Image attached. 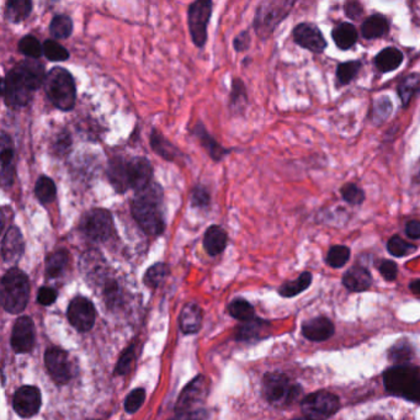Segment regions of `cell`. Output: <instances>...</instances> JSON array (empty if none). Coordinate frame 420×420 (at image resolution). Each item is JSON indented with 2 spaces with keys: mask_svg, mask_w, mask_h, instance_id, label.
<instances>
[{
  "mask_svg": "<svg viewBox=\"0 0 420 420\" xmlns=\"http://www.w3.org/2000/svg\"><path fill=\"white\" fill-rule=\"evenodd\" d=\"M163 198L164 194L161 185L152 183L146 189L136 193L131 201L132 217L148 236H161L166 231Z\"/></svg>",
  "mask_w": 420,
  "mask_h": 420,
  "instance_id": "6da1fadb",
  "label": "cell"
},
{
  "mask_svg": "<svg viewBox=\"0 0 420 420\" xmlns=\"http://www.w3.org/2000/svg\"><path fill=\"white\" fill-rule=\"evenodd\" d=\"M45 93L56 109L71 111L76 101V86L71 72L63 67H53L43 84Z\"/></svg>",
  "mask_w": 420,
  "mask_h": 420,
  "instance_id": "7a4b0ae2",
  "label": "cell"
},
{
  "mask_svg": "<svg viewBox=\"0 0 420 420\" xmlns=\"http://www.w3.org/2000/svg\"><path fill=\"white\" fill-rule=\"evenodd\" d=\"M383 383L388 392L420 403V368L398 365L383 373Z\"/></svg>",
  "mask_w": 420,
  "mask_h": 420,
  "instance_id": "3957f363",
  "label": "cell"
},
{
  "mask_svg": "<svg viewBox=\"0 0 420 420\" xmlns=\"http://www.w3.org/2000/svg\"><path fill=\"white\" fill-rule=\"evenodd\" d=\"M296 4L295 0H265L255 10V33L260 40H268Z\"/></svg>",
  "mask_w": 420,
  "mask_h": 420,
  "instance_id": "277c9868",
  "label": "cell"
},
{
  "mask_svg": "<svg viewBox=\"0 0 420 420\" xmlns=\"http://www.w3.org/2000/svg\"><path fill=\"white\" fill-rule=\"evenodd\" d=\"M30 281L24 271L13 268L1 279V305L5 311L16 314L28 306Z\"/></svg>",
  "mask_w": 420,
  "mask_h": 420,
  "instance_id": "5b68a950",
  "label": "cell"
},
{
  "mask_svg": "<svg viewBox=\"0 0 420 420\" xmlns=\"http://www.w3.org/2000/svg\"><path fill=\"white\" fill-rule=\"evenodd\" d=\"M79 228L90 241H109L113 233V215L106 208H93L83 216Z\"/></svg>",
  "mask_w": 420,
  "mask_h": 420,
  "instance_id": "8992f818",
  "label": "cell"
},
{
  "mask_svg": "<svg viewBox=\"0 0 420 420\" xmlns=\"http://www.w3.org/2000/svg\"><path fill=\"white\" fill-rule=\"evenodd\" d=\"M213 3L211 0H196L188 9V26L193 42L203 48L208 42V26L212 16Z\"/></svg>",
  "mask_w": 420,
  "mask_h": 420,
  "instance_id": "52a82bcc",
  "label": "cell"
},
{
  "mask_svg": "<svg viewBox=\"0 0 420 420\" xmlns=\"http://www.w3.org/2000/svg\"><path fill=\"white\" fill-rule=\"evenodd\" d=\"M33 90L15 68L8 72L1 81V95L8 108H24L33 99Z\"/></svg>",
  "mask_w": 420,
  "mask_h": 420,
  "instance_id": "ba28073f",
  "label": "cell"
},
{
  "mask_svg": "<svg viewBox=\"0 0 420 420\" xmlns=\"http://www.w3.org/2000/svg\"><path fill=\"white\" fill-rule=\"evenodd\" d=\"M301 388L290 382L288 376L280 373H268L264 378V395L275 406H286L297 398Z\"/></svg>",
  "mask_w": 420,
  "mask_h": 420,
  "instance_id": "9c48e42d",
  "label": "cell"
},
{
  "mask_svg": "<svg viewBox=\"0 0 420 420\" xmlns=\"http://www.w3.org/2000/svg\"><path fill=\"white\" fill-rule=\"evenodd\" d=\"M339 406V398L328 391L311 393L301 403L303 414L310 420H327L336 414Z\"/></svg>",
  "mask_w": 420,
  "mask_h": 420,
  "instance_id": "30bf717a",
  "label": "cell"
},
{
  "mask_svg": "<svg viewBox=\"0 0 420 420\" xmlns=\"http://www.w3.org/2000/svg\"><path fill=\"white\" fill-rule=\"evenodd\" d=\"M126 175L128 188L140 193L153 183V166L144 157L126 158Z\"/></svg>",
  "mask_w": 420,
  "mask_h": 420,
  "instance_id": "8fae6325",
  "label": "cell"
},
{
  "mask_svg": "<svg viewBox=\"0 0 420 420\" xmlns=\"http://www.w3.org/2000/svg\"><path fill=\"white\" fill-rule=\"evenodd\" d=\"M68 319L76 331H90L95 323L94 305L88 298H74L68 307Z\"/></svg>",
  "mask_w": 420,
  "mask_h": 420,
  "instance_id": "7c38bea8",
  "label": "cell"
},
{
  "mask_svg": "<svg viewBox=\"0 0 420 420\" xmlns=\"http://www.w3.org/2000/svg\"><path fill=\"white\" fill-rule=\"evenodd\" d=\"M293 41L297 43L298 46L313 53L324 52L328 46L321 30L311 23H301L293 28Z\"/></svg>",
  "mask_w": 420,
  "mask_h": 420,
  "instance_id": "4fadbf2b",
  "label": "cell"
},
{
  "mask_svg": "<svg viewBox=\"0 0 420 420\" xmlns=\"http://www.w3.org/2000/svg\"><path fill=\"white\" fill-rule=\"evenodd\" d=\"M45 364L55 382L63 385L71 380V364L64 350L48 349L45 355Z\"/></svg>",
  "mask_w": 420,
  "mask_h": 420,
  "instance_id": "5bb4252c",
  "label": "cell"
},
{
  "mask_svg": "<svg viewBox=\"0 0 420 420\" xmlns=\"http://www.w3.org/2000/svg\"><path fill=\"white\" fill-rule=\"evenodd\" d=\"M35 344V326L30 317H20L15 322L11 334V346L18 354L31 351Z\"/></svg>",
  "mask_w": 420,
  "mask_h": 420,
  "instance_id": "9a60e30c",
  "label": "cell"
},
{
  "mask_svg": "<svg viewBox=\"0 0 420 420\" xmlns=\"http://www.w3.org/2000/svg\"><path fill=\"white\" fill-rule=\"evenodd\" d=\"M41 393L38 388L33 386H24L19 388L15 393L13 406L20 416L30 418V416L38 414L41 408Z\"/></svg>",
  "mask_w": 420,
  "mask_h": 420,
  "instance_id": "2e32d148",
  "label": "cell"
},
{
  "mask_svg": "<svg viewBox=\"0 0 420 420\" xmlns=\"http://www.w3.org/2000/svg\"><path fill=\"white\" fill-rule=\"evenodd\" d=\"M206 395H208V380L203 376H198L193 380L180 395L176 403V411H179L180 413L190 412L193 407L203 401Z\"/></svg>",
  "mask_w": 420,
  "mask_h": 420,
  "instance_id": "e0dca14e",
  "label": "cell"
},
{
  "mask_svg": "<svg viewBox=\"0 0 420 420\" xmlns=\"http://www.w3.org/2000/svg\"><path fill=\"white\" fill-rule=\"evenodd\" d=\"M0 161H1V185L4 189H8L14 184L15 168L13 166L14 161L15 149L14 142L9 135L1 131V140H0Z\"/></svg>",
  "mask_w": 420,
  "mask_h": 420,
  "instance_id": "ac0fdd59",
  "label": "cell"
},
{
  "mask_svg": "<svg viewBox=\"0 0 420 420\" xmlns=\"http://www.w3.org/2000/svg\"><path fill=\"white\" fill-rule=\"evenodd\" d=\"M25 251L23 233L16 226H11L5 232L1 242V256L5 263H16Z\"/></svg>",
  "mask_w": 420,
  "mask_h": 420,
  "instance_id": "d6986e66",
  "label": "cell"
},
{
  "mask_svg": "<svg viewBox=\"0 0 420 420\" xmlns=\"http://www.w3.org/2000/svg\"><path fill=\"white\" fill-rule=\"evenodd\" d=\"M14 68L19 72L20 76L24 78L33 91H36L41 85L45 84L47 74L45 72V66L38 59H25L20 62Z\"/></svg>",
  "mask_w": 420,
  "mask_h": 420,
  "instance_id": "ffe728a7",
  "label": "cell"
},
{
  "mask_svg": "<svg viewBox=\"0 0 420 420\" xmlns=\"http://www.w3.org/2000/svg\"><path fill=\"white\" fill-rule=\"evenodd\" d=\"M302 334L312 341H324L334 334V324L327 317H316L303 323Z\"/></svg>",
  "mask_w": 420,
  "mask_h": 420,
  "instance_id": "44dd1931",
  "label": "cell"
},
{
  "mask_svg": "<svg viewBox=\"0 0 420 420\" xmlns=\"http://www.w3.org/2000/svg\"><path fill=\"white\" fill-rule=\"evenodd\" d=\"M193 135L198 138L200 144L208 152L210 158L215 161H221L223 158L231 153V149H226L225 147L221 146L215 138L208 132L201 121H198L195 127L193 128Z\"/></svg>",
  "mask_w": 420,
  "mask_h": 420,
  "instance_id": "7402d4cb",
  "label": "cell"
},
{
  "mask_svg": "<svg viewBox=\"0 0 420 420\" xmlns=\"http://www.w3.org/2000/svg\"><path fill=\"white\" fill-rule=\"evenodd\" d=\"M108 178L113 190L118 194H125L128 188L127 175H126V158L113 157L108 164Z\"/></svg>",
  "mask_w": 420,
  "mask_h": 420,
  "instance_id": "603a6c76",
  "label": "cell"
},
{
  "mask_svg": "<svg viewBox=\"0 0 420 420\" xmlns=\"http://www.w3.org/2000/svg\"><path fill=\"white\" fill-rule=\"evenodd\" d=\"M373 283V276L366 268L355 265L350 268L343 276V285L353 293L366 291Z\"/></svg>",
  "mask_w": 420,
  "mask_h": 420,
  "instance_id": "cb8c5ba5",
  "label": "cell"
},
{
  "mask_svg": "<svg viewBox=\"0 0 420 420\" xmlns=\"http://www.w3.org/2000/svg\"><path fill=\"white\" fill-rule=\"evenodd\" d=\"M228 243V234L222 227L211 225L203 236V248L208 255L216 256L226 249Z\"/></svg>",
  "mask_w": 420,
  "mask_h": 420,
  "instance_id": "d4e9b609",
  "label": "cell"
},
{
  "mask_svg": "<svg viewBox=\"0 0 420 420\" xmlns=\"http://www.w3.org/2000/svg\"><path fill=\"white\" fill-rule=\"evenodd\" d=\"M331 38L336 42V47L341 51H348L350 48L354 47L355 43L358 42L359 33L354 25L350 23H341L333 28Z\"/></svg>",
  "mask_w": 420,
  "mask_h": 420,
  "instance_id": "484cf974",
  "label": "cell"
},
{
  "mask_svg": "<svg viewBox=\"0 0 420 420\" xmlns=\"http://www.w3.org/2000/svg\"><path fill=\"white\" fill-rule=\"evenodd\" d=\"M149 142H151L152 149L163 159L174 161L179 157L180 151L178 147H175L169 140H166L157 128L152 130Z\"/></svg>",
  "mask_w": 420,
  "mask_h": 420,
  "instance_id": "4316f807",
  "label": "cell"
},
{
  "mask_svg": "<svg viewBox=\"0 0 420 420\" xmlns=\"http://www.w3.org/2000/svg\"><path fill=\"white\" fill-rule=\"evenodd\" d=\"M404 56L402 51L396 47L383 48L378 56L375 57V66L381 73H390V72L396 71L403 63Z\"/></svg>",
  "mask_w": 420,
  "mask_h": 420,
  "instance_id": "83f0119b",
  "label": "cell"
},
{
  "mask_svg": "<svg viewBox=\"0 0 420 420\" xmlns=\"http://www.w3.org/2000/svg\"><path fill=\"white\" fill-rule=\"evenodd\" d=\"M33 6L31 0H9L5 4V19L13 24H20L31 15Z\"/></svg>",
  "mask_w": 420,
  "mask_h": 420,
  "instance_id": "f1b7e54d",
  "label": "cell"
},
{
  "mask_svg": "<svg viewBox=\"0 0 420 420\" xmlns=\"http://www.w3.org/2000/svg\"><path fill=\"white\" fill-rule=\"evenodd\" d=\"M390 30L388 20L381 14H373L368 16L361 25V35L366 40L383 38Z\"/></svg>",
  "mask_w": 420,
  "mask_h": 420,
  "instance_id": "f546056e",
  "label": "cell"
},
{
  "mask_svg": "<svg viewBox=\"0 0 420 420\" xmlns=\"http://www.w3.org/2000/svg\"><path fill=\"white\" fill-rule=\"evenodd\" d=\"M201 310L196 303H189L185 306L180 314V328L186 334L196 333L201 327Z\"/></svg>",
  "mask_w": 420,
  "mask_h": 420,
  "instance_id": "4dcf8cb0",
  "label": "cell"
},
{
  "mask_svg": "<svg viewBox=\"0 0 420 420\" xmlns=\"http://www.w3.org/2000/svg\"><path fill=\"white\" fill-rule=\"evenodd\" d=\"M397 93L402 101V106L407 108L411 104L412 99L420 94V73H411L404 76L398 84Z\"/></svg>",
  "mask_w": 420,
  "mask_h": 420,
  "instance_id": "1f68e13d",
  "label": "cell"
},
{
  "mask_svg": "<svg viewBox=\"0 0 420 420\" xmlns=\"http://www.w3.org/2000/svg\"><path fill=\"white\" fill-rule=\"evenodd\" d=\"M246 104H248V94H246V85L241 78H233L228 108L236 113H242L246 110Z\"/></svg>",
  "mask_w": 420,
  "mask_h": 420,
  "instance_id": "d6a6232c",
  "label": "cell"
},
{
  "mask_svg": "<svg viewBox=\"0 0 420 420\" xmlns=\"http://www.w3.org/2000/svg\"><path fill=\"white\" fill-rule=\"evenodd\" d=\"M35 196L38 200V203L42 205H47L56 200L57 188L52 178L47 175H41L38 176L35 184Z\"/></svg>",
  "mask_w": 420,
  "mask_h": 420,
  "instance_id": "836d02e7",
  "label": "cell"
},
{
  "mask_svg": "<svg viewBox=\"0 0 420 420\" xmlns=\"http://www.w3.org/2000/svg\"><path fill=\"white\" fill-rule=\"evenodd\" d=\"M68 261H69V254L64 249L53 251L52 254L48 255L47 259H46L47 278L55 279L63 274V271L66 270L67 265H68Z\"/></svg>",
  "mask_w": 420,
  "mask_h": 420,
  "instance_id": "e575fe53",
  "label": "cell"
},
{
  "mask_svg": "<svg viewBox=\"0 0 420 420\" xmlns=\"http://www.w3.org/2000/svg\"><path fill=\"white\" fill-rule=\"evenodd\" d=\"M312 279H313V276L311 273L305 271L298 276L297 279L283 283V286L279 288V293L283 297H295V296H297L298 293H303L305 290H307L311 286Z\"/></svg>",
  "mask_w": 420,
  "mask_h": 420,
  "instance_id": "d590c367",
  "label": "cell"
},
{
  "mask_svg": "<svg viewBox=\"0 0 420 420\" xmlns=\"http://www.w3.org/2000/svg\"><path fill=\"white\" fill-rule=\"evenodd\" d=\"M392 101L386 95L380 96V98L375 100L373 104V109H371V113H370V118H371L373 125L380 126V125L386 123L387 118L392 113Z\"/></svg>",
  "mask_w": 420,
  "mask_h": 420,
  "instance_id": "8d00e7d4",
  "label": "cell"
},
{
  "mask_svg": "<svg viewBox=\"0 0 420 420\" xmlns=\"http://www.w3.org/2000/svg\"><path fill=\"white\" fill-rule=\"evenodd\" d=\"M73 33V20L66 14L53 16L50 24V33L56 40H66Z\"/></svg>",
  "mask_w": 420,
  "mask_h": 420,
  "instance_id": "74e56055",
  "label": "cell"
},
{
  "mask_svg": "<svg viewBox=\"0 0 420 420\" xmlns=\"http://www.w3.org/2000/svg\"><path fill=\"white\" fill-rule=\"evenodd\" d=\"M363 68L361 61H350L340 63L336 68V81L340 86L348 85L354 81Z\"/></svg>",
  "mask_w": 420,
  "mask_h": 420,
  "instance_id": "f35d334b",
  "label": "cell"
},
{
  "mask_svg": "<svg viewBox=\"0 0 420 420\" xmlns=\"http://www.w3.org/2000/svg\"><path fill=\"white\" fill-rule=\"evenodd\" d=\"M19 52L31 59H38L43 55V45L33 35H25L18 43Z\"/></svg>",
  "mask_w": 420,
  "mask_h": 420,
  "instance_id": "ab89813d",
  "label": "cell"
},
{
  "mask_svg": "<svg viewBox=\"0 0 420 420\" xmlns=\"http://www.w3.org/2000/svg\"><path fill=\"white\" fill-rule=\"evenodd\" d=\"M418 246L412 244L409 242L404 241L402 237L393 236L387 242V251L390 254L397 258H403L406 255L413 254L416 251Z\"/></svg>",
  "mask_w": 420,
  "mask_h": 420,
  "instance_id": "60d3db41",
  "label": "cell"
},
{
  "mask_svg": "<svg viewBox=\"0 0 420 420\" xmlns=\"http://www.w3.org/2000/svg\"><path fill=\"white\" fill-rule=\"evenodd\" d=\"M169 274V269L164 263L152 265L144 274V283L152 288H157L161 285Z\"/></svg>",
  "mask_w": 420,
  "mask_h": 420,
  "instance_id": "b9f144b4",
  "label": "cell"
},
{
  "mask_svg": "<svg viewBox=\"0 0 420 420\" xmlns=\"http://www.w3.org/2000/svg\"><path fill=\"white\" fill-rule=\"evenodd\" d=\"M228 312L233 318H236L238 321H251L254 317V308L246 300H234L228 306Z\"/></svg>",
  "mask_w": 420,
  "mask_h": 420,
  "instance_id": "7bdbcfd3",
  "label": "cell"
},
{
  "mask_svg": "<svg viewBox=\"0 0 420 420\" xmlns=\"http://www.w3.org/2000/svg\"><path fill=\"white\" fill-rule=\"evenodd\" d=\"M350 254H351V251L348 246H333L327 254V264L334 269L343 268L349 261Z\"/></svg>",
  "mask_w": 420,
  "mask_h": 420,
  "instance_id": "ee69618b",
  "label": "cell"
},
{
  "mask_svg": "<svg viewBox=\"0 0 420 420\" xmlns=\"http://www.w3.org/2000/svg\"><path fill=\"white\" fill-rule=\"evenodd\" d=\"M43 56L51 62H64L69 58V52L55 40L43 42Z\"/></svg>",
  "mask_w": 420,
  "mask_h": 420,
  "instance_id": "f6af8a7d",
  "label": "cell"
},
{
  "mask_svg": "<svg viewBox=\"0 0 420 420\" xmlns=\"http://www.w3.org/2000/svg\"><path fill=\"white\" fill-rule=\"evenodd\" d=\"M340 195L346 203L353 206H359L365 201V191L354 183H348L340 189Z\"/></svg>",
  "mask_w": 420,
  "mask_h": 420,
  "instance_id": "bcb514c9",
  "label": "cell"
},
{
  "mask_svg": "<svg viewBox=\"0 0 420 420\" xmlns=\"http://www.w3.org/2000/svg\"><path fill=\"white\" fill-rule=\"evenodd\" d=\"M268 326H269V323L261 321V319H251V321L246 322V324L239 329L238 338L243 340L258 338L260 333L264 331L265 327Z\"/></svg>",
  "mask_w": 420,
  "mask_h": 420,
  "instance_id": "7dc6e473",
  "label": "cell"
},
{
  "mask_svg": "<svg viewBox=\"0 0 420 420\" xmlns=\"http://www.w3.org/2000/svg\"><path fill=\"white\" fill-rule=\"evenodd\" d=\"M388 355L391 360L399 363V365H407L406 363H408L413 356V349L407 341H398L395 346L391 348Z\"/></svg>",
  "mask_w": 420,
  "mask_h": 420,
  "instance_id": "c3c4849f",
  "label": "cell"
},
{
  "mask_svg": "<svg viewBox=\"0 0 420 420\" xmlns=\"http://www.w3.org/2000/svg\"><path fill=\"white\" fill-rule=\"evenodd\" d=\"M72 137L71 133L67 130H62L61 132L57 135L52 144V152L57 157H64L71 151Z\"/></svg>",
  "mask_w": 420,
  "mask_h": 420,
  "instance_id": "681fc988",
  "label": "cell"
},
{
  "mask_svg": "<svg viewBox=\"0 0 420 420\" xmlns=\"http://www.w3.org/2000/svg\"><path fill=\"white\" fill-rule=\"evenodd\" d=\"M190 203L191 206L196 208H208L211 203V198H210V193L205 186H195L193 191H191V196H190Z\"/></svg>",
  "mask_w": 420,
  "mask_h": 420,
  "instance_id": "f907efd6",
  "label": "cell"
},
{
  "mask_svg": "<svg viewBox=\"0 0 420 420\" xmlns=\"http://www.w3.org/2000/svg\"><path fill=\"white\" fill-rule=\"evenodd\" d=\"M144 399H146L144 390L143 388H136L126 398L125 409H126L127 413H131V414L136 413L141 408L142 404L144 403Z\"/></svg>",
  "mask_w": 420,
  "mask_h": 420,
  "instance_id": "816d5d0a",
  "label": "cell"
},
{
  "mask_svg": "<svg viewBox=\"0 0 420 420\" xmlns=\"http://www.w3.org/2000/svg\"><path fill=\"white\" fill-rule=\"evenodd\" d=\"M378 271L381 273L385 280L387 281H395L398 275V266L392 260L383 259L378 263Z\"/></svg>",
  "mask_w": 420,
  "mask_h": 420,
  "instance_id": "f5cc1de1",
  "label": "cell"
},
{
  "mask_svg": "<svg viewBox=\"0 0 420 420\" xmlns=\"http://www.w3.org/2000/svg\"><path fill=\"white\" fill-rule=\"evenodd\" d=\"M133 359H135V350L132 346H130L125 354L118 360V366H116V375H126L130 371V368L132 365Z\"/></svg>",
  "mask_w": 420,
  "mask_h": 420,
  "instance_id": "db71d44e",
  "label": "cell"
},
{
  "mask_svg": "<svg viewBox=\"0 0 420 420\" xmlns=\"http://www.w3.org/2000/svg\"><path fill=\"white\" fill-rule=\"evenodd\" d=\"M251 43V33H249L248 30H244L241 33H238L236 38L233 40V47H234L237 52H244L246 50H249Z\"/></svg>",
  "mask_w": 420,
  "mask_h": 420,
  "instance_id": "11a10c76",
  "label": "cell"
},
{
  "mask_svg": "<svg viewBox=\"0 0 420 420\" xmlns=\"http://www.w3.org/2000/svg\"><path fill=\"white\" fill-rule=\"evenodd\" d=\"M344 11L349 19L359 21L361 16L364 15V6L360 4L359 1H346L344 5Z\"/></svg>",
  "mask_w": 420,
  "mask_h": 420,
  "instance_id": "9f6ffc18",
  "label": "cell"
},
{
  "mask_svg": "<svg viewBox=\"0 0 420 420\" xmlns=\"http://www.w3.org/2000/svg\"><path fill=\"white\" fill-rule=\"evenodd\" d=\"M56 298L57 291L55 288L45 286V288H41L38 290V303H41L42 306H50V305H52V303H55V301H56Z\"/></svg>",
  "mask_w": 420,
  "mask_h": 420,
  "instance_id": "6f0895ef",
  "label": "cell"
},
{
  "mask_svg": "<svg viewBox=\"0 0 420 420\" xmlns=\"http://www.w3.org/2000/svg\"><path fill=\"white\" fill-rule=\"evenodd\" d=\"M171 420H206V412L190 411L183 412L179 416H175Z\"/></svg>",
  "mask_w": 420,
  "mask_h": 420,
  "instance_id": "680465c9",
  "label": "cell"
},
{
  "mask_svg": "<svg viewBox=\"0 0 420 420\" xmlns=\"http://www.w3.org/2000/svg\"><path fill=\"white\" fill-rule=\"evenodd\" d=\"M406 234L412 239H420V221L412 220L406 225Z\"/></svg>",
  "mask_w": 420,
  "mask_h": 420,
  "instance_id": "91938a15",
  "label": "cell"
},
{
  "mask_svg": "<svg viewBox=\"0 0 420 420\" xmlns=\"http://www.w3.org/2000/svg\"><path fill=\"white\" fill-rule=\"evenodd\" d=\"M409 288H411L413 293H416V295H420V279L413 280V281L409 283Z\"/></svg>",
  "mask_w": 420,
  "mask_h": 420,
  "instance_id": "94428289",
  "label": "cell"
},
{
  "mask_svg": "<svg viewBox=\"0 0 420 420\" xmlns=\"http://www.w3.org/2000/svg\"><path fill=\"white\" fill-rule=\"evenodd\" d=\"M413 181L420 184V159L419 161H418V164H416V168H414V170H413Z\"/></svg>",
  "mask_w": 420,
  "mask_h": 420,
  "instance_id": "6125c7cd",
  "label": "cell"
},
{
  "mask_svg": "<svg viewBox=\"0 0 420 420\" xmlns=\"http://www.w3.org/2000/svg\"><path fill=\"white\" fill-rule=\"evenodd\" d=\"M368 420H385V419H383V418H381V416H375V418H371V419H368Z\"/></svg>",
  "mask_w": 420,
  "mask_h": 420,
  "instance_id": "be15d7a7",
  "label": "cell"
},
{
  "mask_svg": "<svg viewBox=\"0 0 420 420\" xmlns=\"http://www.w3.org/2000/svg\"><path fill=\"white\" fill-rule=\"evenodd\" d=\"M293 420H310V419H307V418H297V419H293Z\"/></svg>",
  "mask_w": 420,
  "mask_h": 420,
  "instance_id": "e7e4bbea",
  "label": "cell"
}]
</instances>
